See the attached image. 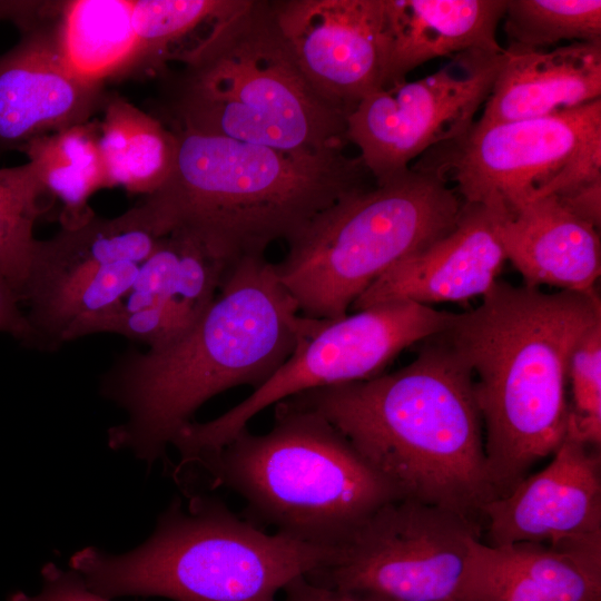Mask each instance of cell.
<instances>
[{
	"instance_id": "cell-14",
	"label": "cell",
	"mask_w": 601,
	"mask_h": 601,
	"mask_svg": "<svg viewBox=\"0 0 601 601\" xmlns=\"http://www.w3.org/2000/svg\"><path fill=\"white\" fill-rule=\"evenodd\" d=\"M601 454L565 435L552 461L482 510L490 545L601 542Z\"/></svg>"
},
{
	"instance_id": "cell-30",
	"label": "cell",
	"mask_w": 601,
	"mask_h": 601,
	"mask_svg": "<svg viewBox=\"0 0 601 601\" xmlns=\"http://www.w3.org/2000/svg\"><path fill=\"white\" fill-rule=\"evenodd\" d=\"M571 404L565 435L594 449L601 446V322L575 344L569 361Z\"/></svg>"
},
{
	"instance_id": "cell-5",
	"label": "cell",
	"mask_w": 601,
	"mask_h": 601,
	"mask_svg": "<svg viewBox=\"0 0 601 601\" xmlns=\"http://www.w3.org/2000/svg\"><path fill=\"white\" fill-rule=\"evenodd\" d=\"M181 65L170 129L284 150L345 148L347 115L305 78L270 1L243 0Z\"/></svg>"
},
{
	"instance_id": "cell-17",
	"label": "cell",
	"mask_w": 601,
	"mask_h": 601,
	"mask_svg": "<svg viewBox=\"0 0 601 601\" xmlns=\"http://www.w3.org/2000/svg\"><path fill=\"white\" fill-rule=\"evenodd\" d=\"M601 99V40L552 50L508 46L479 125L542 118Z\"/></svg>"
},
{
	"instance_id": "cell-29",
	"label": "cell",
	"mask_w": 601,
	"mask_h": 601,
	"mask_svg": "<svg viewBox=\"0 0 601 601\" xmlns=\"http://www.w3.org/2000/svg\"><path fill=\"white\" fill-rule=\"evenodd\" d=\"M509 46L530 49L564 40H601L600 0H506Z\"/></svg>"
},
{
	"instance_id": "cell-3",
	"label": "cell",
	"mask_w": 601,
	"mask_h": 601,
	"mask_svg": "<svg viewBox=\"0 0 601 601\" xmlns=\"http://www.w3.org/2000/svg\"><path fill=\"white\" fill-rule=\"evenodd\" d=\"M444 331L474 375L487 466L506 494L565 437L568 366L580 337L601 322L595 289L544 293L496 280Z\"/></svg>"
},
{
	"instance_id": "cell-27",
	"label": "cell",
	"mask_w": 601,
	"mask_h": 601,
	"mask_svg": "<svg viewBox=\"0 0 601 601\" xmlns=\"http://www.w3.org/2000/svg\"><path fill=\"white\" fill-rule=\"evenodd\" d=\"M170 233L178 240V260L166 306L162 337L155 346L183 334L200 318L237 263L185 229L176 228Z\"/></svg>"
},
{
	"instance_id": "cell-19",
	"label": "cell",
	"mask_w": 601,
	"mask_h": 601,
	"mask_svg": "<svg viewBox=\"0 0 601 601\" xmlns=\"http://www.w3.org/2000/svg\"><path fill=\"white\" fill-rule=\"evenodd\" d=\"M471 601H601V542L495 546L479 539Z\"/></svg>"
},
{
	"instance_id": "cell-6",
	"label": "cell",
	"mask_w": 601,
	"mask_h": 601,
	"mask_svg": "<svg viewBox=\"0 0 601 601\" xmlns=\"http://www.w3.org/2000/svg\"><path fill=\"white\" fill-rule=\"evenodd\" d=\"M337 546L268 534L223 501L175 499L140 546L111 554L97 546L69 561L88 589L105 598L162 597L174 601H275L286 584L329 565Z\"/></svg>"
},
{
	"instance_id": "cell-31",
	"label": "cell",
	"mask_w": 601,
	"mask_h": 601,
	"mask_svg": "<svg viewBox=\"0 0 601 601\" xmlns=\"http://www.w3.org/2000/svg\"><path fill=\"white\" fill-rule=\"evenodd\" d=\"M42 589L30 595L18 591L7 601H112L92 592L73 570H63L52 562L41 569Z\"/></svg>"
},
{
	"instance_id": "cell-20",
	"label": "cell",
	"mask_w": 601,
	"mask_h": 601,
	"mask_svg": "<svg viewBox=\"0 0 601 601\" xmlns=\"http://www.w3.org/2000/svg\"><path fill=\"white\" fill-rule=\"evenodd\" d=\"M497 211L505 257L528 286L589 292L601 272L598 229L571 214L554 196Z\"/></svg>"
},
{
	"instance_id": "cell-25",
	"label": "cell",
	"mask_w": 601,
	"mask_h": 601,
	"mask_svg": "<svg viewBox=\"0 0 601 601\" xmlns=\"http://www.w3.org/2000/svg\"><path fill=\"white\" fill-rule=\"evenodd\" d=\"M243 0H131L138 70L157 73L184 62Z\"/></svg>"
},
{
	"instance_id": "cell-11",
	"label": "cell",
	"mask_w": 601,
	"mask_h": 601,
	"mask_svg": "<svg viewBox=\"0 0 601 601\" xmlns=\"http://www.w3.org/2000/svg\"><path fill=\"white\" fill-rule=\"evenodd\" d=\"M601 99L561 114L479 125L427 151L418 166L455 183L463 203L512 210L543 197L595 140Z\"/></svg>"
},
{
	"instance_id": "cell-22",
	"label": "cell",
	"mask_w": 601,
	"mask_h": 601,
	"mask_svg": "<svg viewBox=\"0 0 601 601\" xmlns=\"http://www.w3.org/2000/svg\"><path fill=\"white\" fill-rule=\"evenodd\" d=\"M49 22L61 61L80 81L102 87L106 80L138 71L131 0L58 1Z\"/></svg>"
},
{
	"instance_id": "cell-2",
	"label": "cell",
	"mask_w": 601,
	"mask_h": 601,
	"mask_svg": "<svg viewBox=\"0 0 601 601\" xmlns=\"http://www.w3.org/2000/svg\"><path fill=\"white\" fill-rule=\"evenodd\" d=\"M286 400L326 418L402 499L477 522L496 497L474 375L444 332L393 373Z\"/></svg>"
},
{
	"instance_id": "cell-10",
	"label": "cell",
	"mask_w": 601,
	"mask_h": 601,
	"mask_svg": "<svg viewBox=\"0 0 601 601\" xmlns=\"http://www.w3.org/2000/svg\"><path fill=\"white\" fill-rule=\"evenodd\" d=\"M479 522L410 499L394 500L337 546L334 561L306 578L392 601H471Z\"/></svg>"
},
{
	"instance_id": "cell-21",
	"label": "cell",
	"mask_w": 601,
	"mask_h": 601,
	"mask_svg": "<svg viewBox=\"0 0 601 601\" xmlns=\"http://www.w3.org/2000/svg\"><path fill=\"white\" fill-rule=\"evenodd\" d=\"M506 0H384L385 86L422 63L467 51L500 52Z\"/></svg>"
},
{
	"instance_id": "cell-13",
	"label": "cell",
	"mask_w": 601,
	"mask_h": 601,
	"mask_svg": "<svg viewBox=\"0 0 601 601\" xmlns=\"http://www.w3.org/2000/svg\"><path fill=\"white\" fill-rule=\"evenodd\" d=\"M270 2L302 72L329 105L348 115L385 86L384 0Z\"/></svg>"
},
{
	"instance_id": "cell-34",
	"label": "cell",
	"mask_w": 601,
	"mask_h": 601,
	"mask_svg": "<svg viewBox=\"0 0 601 601\" xmlns=\"http://www.w3.org/2000/svg\"><path fill=\"white\" fill-rule=\"evenodd\" d=\"M554 197L571 214L599 229L601 224V181Z\"/></svg>"
},
{
	"instance_id": "cell-12",
	"label": "cell",
	"mask_w": 601,
	"mask_h": 601,
	"mask_svg": "<svg viewBox=\"0 0 601 601\" xmlns=\"http://www.w3.org/2000/svg\"><path fill=\"white\" fill-rule=\"evenodd\" d=\"M503 51L456 55L436 72L380 88L356 105L346 117V139L358 148L375 183L470 129L491 92Z\"/></svg>"
},
{
	"instance_id": "cell-16",
	"label": "cell",
	"mask_w": 601,
	"mask_h": 601,
	"mask_svg": "<svg viewBox=\"0 0 601 601\" xmlns=\"http://www.w3.org/2000/svg\"><path fill=\"white\" fill-rule=\"evenodd\" d=\"M0 57V145L27 141L89 121L104 104L102 87L85 83L65 67L47 22Z\"/></svg>"
},
{
	"instance_id": "cell-9",
	"label": "cell",
	"mask_w": 601,
	"mask_h": 601,
	"mask_svg": "<svg viewBox=\"0 0 601 601\" xmlns=\"http://www.w3.org/2000/svg\"><path fill=\"white\" fill-rule=\"evenodd\" d=\"M455 313L412 302H390L337 318L317 319L278 370L245 400L221 415L191 422L173 442L178 469L215 454L259 412L299 393L364 381L405 348L447 329Z\"/></svg>"
},
{
	"instance_id": "cell-4",
	"label": "cell",
	"mask_w": 601,
	"mask_h": 601,
	"mask_svg": "<svg viewBox=\"0 0 601 601\" xmlns=\"http://www.w3.org/2000/svg\"><path fill=\"white\" fill-rule=\"evenodd\" d=\"M174 131L173 173L145 200L167 234L185 229L234 262L265 256L273 242H288L319 213L370 187L359 156L342 148L284 150Z\"/></svg>"
},
{
	"instance_id": "cell-32",
	"label": "cell",
	"mask_w": 601,
	"mask_h": 601,
	"mask_svg": "<svg viewBox=\"0 0 601 601\" xmlns=\"http://www.w3.org/2000/svg\"><path fill=\"white\" fill-rule=\"evenodd\" d=\"M283 601H392L365 592L345 591L317 584L306 577H298L283 589Z\"/></svg>"
},
{
	"instance_id": "cell-8",
	"label": "cell",
	"mask_w": 601,
	"mask_h": 601,
	"mask_svg": "<svg viewBox=\"0 0 601 601\" xmlns=\"http://www.w3.org/2000/svg\"><path fill=\"white\" fill-rule=\"evenodd\" d=\"M462 206L436 171L412 166L315 216L275 272L303 316L341 317L393 265L447 234Z\"/></svg>"
},
{
	"instance_id": "cell-18",
	"label": "cell",
	"mask_w": 601,
	"mask_h": 601,
	"mask_svg": "<svg viewBox=\"0 0 601 601\" xmlns=\"http://www.w3.org/2000/svg\"><path fill=\"white\" fill-rule=\"evenodd\" d=\"M167 235L144 200L116 218L93 216L38 240L22 296L28 313L46 307L106 265L142 263Z\"/></svg>"
},
{
	"instance_id": "cell-23",
	"label": "cell",
	"mask_w": 601,
	"mask_h": 601,
	"mask_svg": "<svg viewBox=\"0 0 601 601\" xmlns=\"http://www.w3.org/2000/svg\"><path fill=\"white\" fill-rule=\"evenodd\" d=\"M98 148L106 186L154 194L170 177L178 139L174 130L119 96L105 97Z\"/></svg>"
},
{
	"instance_id": "cell-15",
	"label": "cell",
	"mask_w": 601,
	"mask_h": 601,
	"mask_svg": "<svg viewBox=\"0 0 601 601\" xmlns=\"http://www.w3.org/2000/svg\"><path fill=\"white\" fill-rule=\"evenodd\" d=\"M505 260L497 211L463 203L447 234L393 265L351 307L359 311L390 302L428 305L483 296Z\"/></svg>"
},
{
	"instance_id": "cell-7",
	"label": "cell",
	"mask_w": 601,
	"mask_h": 601,
	"mask_svg": "<svg viewBox=\"0 0 601 601\" xmlns=\"http://www.w3.org/2000/svg\"><path fill=\"white\" fill-rule=\"evenodd\" d=\"M270 430H243L194 466L238 494L254 520L300 542L338 546L371 514L402 499L316 412L284 400ZM193 467V466H191Z\"/></svg>"
},
{
	"instance_id": "cell-24",
	"label": "cell",
	"mask_w": 601,
	"mask_h": 601,
	"mask_svg": "<svg viewBox=\"0 0 601 601\" xmlns=\"http://www.w3.org/2000/svg\"><path fill=\"white\" fill-rule=\"evenodd\" d=\"M98 136L99 122L87 121L38 136L19 147L45 188L61 200L62 228L92 218L88 200L97 190L107 188Z\"/></svg>"
},
{
	"instance_id": "cell-1",
	"label": "cell",
	"mask_w": 601,
	"mask_h": 601,
	"mask_svg": "<svg viewBox=\"0 0 601 601\" xmlns=\"http://www.w3.org/2000/svg\"><path fill=\"white\" fill-rule=\"evenodd\" d=\"M315 318L299 315L265 256L239 259L215 300L187 331L146 352L128 351L100 392L127 415L108 444L152 463L215 395L268 380Z\"/></svg>"
},
{
	"instance_id": "cell-26",
	"label": "cell",
	"mask_w": 601,
	"mask_h": 601,
	"mask_svg": "<svg viewBox=\"0 0 601 601\" xmlns=\"http://www.w3.org/2000/svg\"><path fill=\"white\" fill-rule=\"evenodd\" d=\"M53 200L29 161L0 169V276L20 303L38 242L35 224Z\"/></svg>"
},
{
	"instance_id": "cell-28",
	"label": "cell",
	"mask_w": 601,
	"mask_h": 601,
	"mask_svg": "<svg viewBox=\"0 0 601 601\" xmlns=\"http://www.w3.org/2000/svg\"><path fill=\"white\" fill-rule=\"evenodd\" d=\"M178 260V240L169 233L139 264L137 275L121 298L105 333H115L152 347L164 333L166 306Z\"/></svg>"
},
{
	"instance_id": "cell-33",
	"label": "cell",
	"mask_w": 601,
	"mask_h": 601,
	"mask_svg": "<svg viewBox=\"0 0 601 601\" xmlns=\"http://www.w3.org/2000/svg\"><path fill=\"white\" fill-rule=\"evenodd\" d=\"M0 332L7 333L30 347H35V334L20 308V300L0 276Z\"/></svg>"
}]
</instances>
